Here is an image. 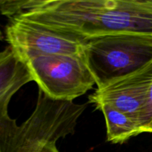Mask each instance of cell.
Listing matches in <instances>:
<instances>
[{
    "mask_svg": "<svg viewBox=\"0 0 152 152\" xmlns=\"http://www.w3.org/2000/svg\"><path fill=\"white\" fill-rule=\"evenodd\" d=\"M5 39L22 61L43 54L82 55L86 39L14 16L5 27Z\"/></svg>",
    "mask_w": 152,
    "mask_h": 152,
    "instance_id": "5b68a950",
    "label": "cell"
},
{
    "mask_svg": "<svg viewBox=\"0 0 152 152\" xmlns=\"http://www.w3.org/2000/svg\"><path fill=\"white\" fill-rule=\"evenodd\" d=\"M95 108L104 114L108 142L122 144L141 134L137 123L124 113L107 105H99Z\"/></svg>",
    "mask_w": 152,
    "mask_h": 152,
    "instance_id": "ba28073f",
    "label": "cell"
},
{
    "mask_svg": "<svg viewBox=\"0 0 152 152\" xmlns=\"http://www.w3.org/2000/svg\"><path fill=\"white\" fill-rule=\"evenodd\" d=\"M83 57L97 88L131 75L152 62V35L114 34L85 39Z\"/></svg>",
    "mask_w": 152,
    "mask_h": 152,
    "instance_id": "3957f363",
    "label": "cell"
},
{
    "mask_svg": "<svg viewBox=\"0 0 152 152\" xmlns=\"http://www.w3.org/2000/svg\"><path fill=\"white\" fill-rule=\"evenodd\" d=\"M33 77L26 64L8 46L0 51V117L8 114L12 96Z\"/></svg>",
    "mask_w": 152,
    "mask_h": 152,
    "instance_id": "52a82bcc",
    "label": "cell"
},
{
    "mask_svg": "<svg viewBox=\"0 0 152 152\" xmlns=\"http://www.w3.org/2000/svg\"><path fill=\"white\" fill-rule=\"evenodd\" d=\"M142 133H152V80L148 91L147 102L145 109Z\"/></svg>",
    "mask_w": 152,
    "mask_h": 152,
    "instance_id": "9c48e42d",
    "label": "cell"
},
{
    "mask_svg": "<svg viewBox=\"0 0 152 152\" xmlns=\"http://www.w3.org/2000/svg\"><path fill=\"white\" fill-rule=\"evenodd\" d=\"M152 80V62L131 75L97 88L89 96V103L107 105L134 120L142 133L148 91Z\"/></svg>",
    "mask_w": 152,
    "mask_h": 152,
    "instance_id": "8992f818",
    "label": "cell"
},
{
    "mask_svg": "<svg viewBox=\"0 0 152 152\" xmlns=\"http://www.w3.org/2000/svg\"><path fill=\"white\" fill-rule=\"evenodd\" d=\"M3 39H4V37H3V34H2V32H1V29H0V41H1Z\"/></svg>",
    "mask_w": 152,
    "mask_h": 152,
    "instance_id": "8fae6325",
    "label": "cell"
},
{
    "mask_svg": "<svg viewBox=\"0 0 152 152\" xmlns=\"http://www.w3.org/2000/svg\"><path fill=\"white\" fill-rule=\"evenodd\" d=\"M60 138L63 137L61 136H55L47 140L41 144L35 152H59L56 146V142Z\"/></svg>",
    "mask_w": 152,
    "mask_h": 152,
    "instance_id": "30bf717a",
    "label": "cell"
},
{
    "mask_svg": "<svg viewBox=\"0 0 152 152\" xmlns=\"http://www.w3.org/2000/svg\"><path fill=\"white\" fill-rule=\"evenodd\" d=\"M86 105L55 100L39 89L35 109L22 124L8 114L0 117V152H35L52 137L73 134Z\"/></svg>",
    "mask_w": 152,
    "mask_h": 152,
    "instance_id": "7a4b0ae2",
    "label": "cell"
},
{
    "mask_svg": "<svg viewBox=\"0 0 152 152\" xmlns=\"http://www.w3.org/2000/svg\"><path fill=\"white\" fill-rule=\"evenodd\" d=\"M23 62L39 89L55 100L72 101L95 84L83 55H37Z\"/></svg>",
    "mask_w": 152,
    "mask_h": 152,
    "instance_id": "277c9868",
    "label": "cell"
},
{
    "mask_svg": "<svg viewBox=\"0 0 152 152\" xmlns=\"http://www.w3.org/2000/svg\"><path fill=\"white\" fill-rule=\"evenodd\" d=\"M0 13L84 39L123 33L152 35V0H0Z\"/></svg>",
    "mask_w": 152,
    "mask_h": 152,
    "instance_id": "6da1fadb",
    "label": "cell"
}]
</instances>
